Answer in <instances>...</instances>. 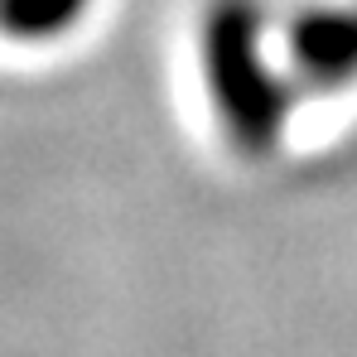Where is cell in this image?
I'll use <instances>...</instances> for the list:
<instances>
[{"instance_id":"6da1fadb","label":"cell","mask_w":357,"mask_h":357,"mask_svg":"<svg viewBox=\"0 0 357 357\" xmlns=\"http://www.w3.org/2000/svg\"><path fill=\"white\" fill-rule=\"evenodd\" d=\"M198 63L213 112L241 155H271L290 126V77L266 54L256 0H213L198 20Z\"/></svg>"},{"instance_id":"7a4b0ae2","label":"cell","mask_w":357,"mask_h":357,"mask_svg":"<svg viewBox=\"0 0 357 357\" xmlns=\"http://www.w3.org/2000/svg\"><path fill=\"white\" fill-rule=\"evenodd\" d=\"M290 68L309 87H348L357 82V5H309L285 29Z\"/></svg>"},{"instance_id":"3957f363","label":"cell","mask_w":357,"mask_h":357,"mask_svg":"<svg viewBox=\"0 0 357 357\" xmlns=\"http://www.w3.org/2000/svg\"><path fill=\"white\" fill-rule=\"evenodd\" d=\"M92 0H0V34L20 44H49L63 39Z\"/></svg>"}]
</instances>
